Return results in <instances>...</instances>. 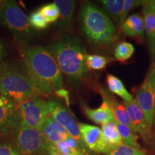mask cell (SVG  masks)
I'll return each mask as SVG.
<instances>
[{"label": "cell", "instance_id": "6da1fadb", "mask_svg": "<svg viewBox=\"0 0 155 155\" xmlns=\"http://www.w3.org/2000/svg\"><path fill=\"white\" fill-rule=\"evenodd\" d=\"M23 65L40 96H50L63 88L62 73L48 48L42 45L25 46Z\"/></svg>", "mask_w": 155, "mask_h": 155}, {"label": "cell", "instance_id": "7a4b0ae2", "mask_svg": "<svg viewBox=\"0 0 155 155\" xmlns=\"http://www.w3.org/2000/svg\"><path fill=\"white\" fill-rule=\"evenodd\" d=\"M49 50L57 62L61 73L74 83L85 78L87 68L86 51L81 42L75 38L67 37L54 42Z\"/></svg>", "mask_w": 155, "mask_h": 155}, {"label": "cell", "instance_id": "3957f363", "mask_svg": "<svg viewBox=\"0 0 155 155\" xmlns=\"http://www.w3.org/2000/svg\"><path fill=\"white\" fill-rule=\"evenodd\" d=\"M0 94L16 104L40 95L23 63L15 61L0 65Z\"/></svg>", "mask_w": 155, "mask_h": 155}, {"label": "cell", "instance_id": "277c9868", "mask_svg": "<svg viewBox=\"0 0 155 155\" xmlns=\"http://www.w3.org/2000/svg\"><path fill=\"white\" fill-rule=\"evenodd\" d=\"M81 26L87 39L96 45H109L115 37L116 30L109 17L92 3L83 5L80 12Z\"/></svg>", "mask_w": 155, "mask_h": 155}, {"label": "cell", "instance_id": "5b68a950", "mask_svg": "<svg viewBox=\"0 0 155 155\" xmlns=\"http://www.w3.org/2000/svg\"><path fill=\"white\" fill-rule=\"evenodd\" d=\"M0 23L8 29L21 45L26 44L33 35L29 17L14 0L5 1L0 8Z\"/></svg>", "mask_w": 155, "mask_h": 155}, {"label": "cell", "instance_id": "8992f818", "mask_svg": "<svg viewBox=\"0 0 155 155\" xmlns=\"http://www.w3.org/2000/svg\"><path fill=\"white\" fill-rule=\"evenodd\" d=\"M13 136V147L19 155H44L47 141L38 129L19 123Z\"/></svg>", "mask_w": 155, "mask_h": 155}, {"label": "cell", "instance_id": "52a82bcc", "mask_svg": "<svg viewBox=\"0 0 155 155\" xmlns=\"http://www.w3.org/2000/svg\"><path fill=\"white\" fill-rule=\"evenodd\" d=\"M19 123L40 130L46 118L50 115L47 101L40 95L19 103L17 105Z\"/></svg>", "mask_w": 155, "mask_h": 155}, {"label": "cell", "instance_id": "ba28073f", "mask_svg": "<svg viewBox=\"0 0 155 155\" xmlns=\"http://www.w3.org/2000/svg\"><path fill=\"white\" fill-rule=\"evenodd\" d=\"M50 115L63 127L68 134L78 143L83 152L86 154L87 150L81 137L78 124L74 117L61 102L54 98H49L47 100Z\"/></svg>", "mask_w": 155, "mask_h": 155}, {"label": "cell", "instance_id": "9c48e42d", "mask_svg": "<svg viewBox=\"0 0 155 155\" xmlns=\"http://www.w3.org/2000/svg\"><path fill=\"white\" fill-rule=\"evenodd\" d=\"M136 101L144 112L147 124L152 129L155 104V64L152 63L137 94Z\"/></svg>", "mask_w": 155, "mask_h": 155}, {"label": "cell", "instance_id": "30bf717a", "mask_svg": "<svg viewBox=\"0 0 155 155\" xmlns=\"http://www.w3.org/2000/svg\"><path fill=\"white\" fill-rule=\"evenodd\" d=\"M17 105L0 94V137L13 134L19 126Z\"/></svg>", "mask_w": 155, "mask_h": 155}, {"label": "cell", "instance_id": "8fae6325", "mask_svg": "<svg viewBox=\"0 0 155 155\" xmlns=\"http://www.w3.org/2000/svg\"><path fill=\"white\" fill-rule=\"evenodd\" d=\"M78 126L82 140L88 150L105 154L112 150L106 141L100 128L84 123H79Z\"/></svg>", "mask_w": 155, "mask_h": 155}, {"label": "cell", "instance_id": "7c38bea8", "mask_svg": "<svg viewBox=\"0 0 155 155\" xmlns=\"http://www.w3.org/2000/svg\"><path fill=\"white\" fill-rule=\"evenodd\" d=\"M122 104L127 108L137 133L141 136L145 142L150 143L152 138V129L149 127L144 112L136 100L134 99L131 102L124 101Z\"/></svg>", "mask_w": 155, "mask_h": 155}, {"label": "cell", "instance_id": "4fadbf2b", "mask_svg": "<svg viewBox=\"0 0 155 155\" xmlns=\"http://www.w3.org/2000/svg\"><path fill=\"white\" fill-rule=\"evenodd\" d=\"M40 131L43 134L47 142L51 144H57L71 137L65 129L50 115L46 118Z\"/></svg>", "mask_w": 155, "mask_h": 155}, {"label": "cell", "instance_id": "5bb4252c", "mask_svg": "<svg viewBox=\"0 0 155 155\" xmlns=\"http://www.w3.org/2000/svg\"><path fill=\"white\" fill-rule=\"evenodd\" d=\"M143 7V19L145 33L147 35L152 63L155 64V12L149 1L145 2Z\"/></svg>", "mask_w": 155, "mask_h": 155}, {"label": "cell", "instance_id": "9a60e30c", "mask_svg": "<svg viewBox=\"0 0 155 155\" xmlns=\"http://www.w3.org/2000/svg\"><path fill=\"white\" fill-rule=\"evenodd\" d=\"M83 108L87 117L98 124L103 125L108 122L115 121L111 106L106 98H103L102 104L98 108L93 109L86 105L83 106Z\"/></svg>", "mask_w": 155, "mask_h": 155}, {"label": "cell", "instance_id": "2e32d148", "mask_svg": "<svg viewBox=\"0 0 155 155\" xmlns=\"http://www.w3.org/2000/svg\"><path fill=\"white\" fill-rule=\"evenodd\" d=\"M121 31L126 35L144 41V19L139 14H134L128 17L121 25Z\"/></svg>", "mask_w": 155, "mask_h": 155}, {"label": "cell", "instance_id": "e0dca14e", "mask_svg": "<svg viewBox=\"0 0 155 155\" xmlns=\"http://www.w3.org/2000/svg\"><path fill=\"white\" fill-rule=\"evenodd\" d=\"M101 94L103 98H106L108 101V102L109 103L112 112H113L115 122L127 126L131 131H134V133H137L135 128L133 125V123L131 122L129 114L128 113L127 108L124 106V104L118 101L114 97L109 96V94H108L107 93L104 92Z\"/></svg>", "mask_w": 155, "mask_h": 155}, {"label": "cell", "instance_id": "ac0fdd59", "mask_svg": "<svg viewBox=\"0 0 155 155\" xmlns=\"http://www.w3.org/2000/svg\"><path fill=\"white\" fill-rule=\"evenodd\" d=\"M60 13L59 26L63 29H69L74 15L76 2L73 0H55Z\"/></svg>", "mask_w": 155, "mask_h": 155}, {"label": "cell", "instance_id": "d6986e66", "mask_svg": "<svg viewBox=\"0 0 155 155\" xmlns=\"http://www.w3.org/2000/svg\"><path fill=\"white\" fill-rule=\"evenodd\" d=\"M48 146L61 155H86L78 143L71 137L55 144L48 143Z\"/></svg>", "mask_w": 155, "mask_h": 155}, {"label": "cell", "instance_id": "ffe728a7", "mask_svg": "<svg viewBox=\"0 0 155 155\" xmlns=\"http://www.w3.org/2000/svg\"><path fill=\"white\" fill-rule=\"evenodd\" d=\"M106 84L110 91L121 97L124 101L131 102L134 100L132 96L125 88L122 81L118 77L111 74L106 75Z\"/></svg>", "mask_w": 155, "mask_h": 155}, {"label": "cell", "instance_id": "44dd1931", "mask_svg": "<svg viewBox=\"0 0 155 155\" xmlns=\"http://www.w3.org/2000/svg\"><path fill=\"white\" fill-rule=\"evenodd\" d=\"M101 129L106 141L112 149L119 146V145L124 144L117 128H116L115 121H111L104 124L101 125Z\"/></svg>", "mask_w": 155, "mask_h": 155}, {"label": "cell", "instance_id": "7402d4cb", "mask_svg": "<svg viewBox=\"0 0 155 155\" xmlns=\"http://www.w3.org/2000/svg\"><path fill=\"white\" fill-rule=\"evenodd\" d=\"M115 123L124 144L134 147V148L141 149L140 145L138 143L139 137L137 134L131 131L127 126L116 123V122Z\"/></svg>", "mask_w": 155, "mask_h": 155}, {"label": "cell", "instance_id": "603a6c76", "mask_svg": "<svg viewBox=\"0 0 155 155\" xmlns=\"http://www.w3.org/2000/svg\"><path fill=\"white\" fill-rule=\"evenodd\" d=\"M99 2L114 21H119L123 8V0H101Z\"/></svg>", "mask_w": 155, "mask_h": 155}, {"label": "cell", "instance_id": "cb8c5ba5", "mask_svg": "<svg viewBox=\"0 0 155 155\" xmlns=\"http://www.w3.org/2000/svg\"><path fill=\"white\" fill-rule=\"evenodd\" d=\"M134 53V47L128 42H121L116 45L114 50V56L117 61L124 62L127 61Z\"/></svg>", "mask_w": 155, "mask_h": 155}, {"label": "cell", "instance_id": "d4e9b609", "mask_svg": "<svg viewBox=\"0 0 155 155\" xmlns=\"http://www.w3.org/2000/svg\"><path fill=\"white\" fill-rule=\"evenodd\" d=\"M109 60L104 56L98 55H86V64L87 68L93 71H99L105 68Z\"/></svg>", "mask_w": 155, "mask_h": 155}, {"label": "cell", "instance_id": "484cf974", "mask_svg": "<svg viewBox=\"0 0 155 155\" xmlns=\"http://www.w3.org/2000/svg\"><path fill=\"white\" fill-rule=\"evenodd\" d=\"M39 11L40 12V13L43 15L45 18L47 19V21L49 23L55 22L59 19V10H58V7L54 2L44 5L43 7H42L39 9Z\"/></svg>", "mask_w": 155, "mask_h": 155}, {"label": "cell", "instance_id": "4316f807", "mask_svg": "<svg viewBox=\"0 0 155 155\" xmlns=\"http://www.w3.org/2000/svg\"><path fill=\"white\" fill-rule=\"evenodd\" d=\"M106 155H147L144 150L131 147L125 144L117 146L108 152Z\"/></svg>", "mask_w": 155, "mask_h": 155}, {"label": "cell", "instance_id": "83f0119b", "mask_svg": "<svg viewBox=\"0 0 155 155\" xmlns=\"http://www.w3.org/2000/svg\"><path fill=\"white\" fill-rule=\"evenodd\" d=\"M30 25L35 30H44L47 28L49 22L39 10L35 11L29 17Z\"/></svg>", "mask_w": 155, "mask_h": 155}, {"label": "cell", "instance_id": "f1b7e54d", "mask_svg": "<svg viewBox=\"0 0 155 155\" xmlns=\"http://www.w3.org/2000/svg\"><path fill=\"white\" fill-rule=\"evenodd\" d=\"M145 1H137V0H124L123 8L120 15L119 22L120 24H122L125 21V19L128 17L129 12L131 9L134 8L135 7L139 6L141 5H144Z\"/></svg>", "mask_w": 155, "mask_h": 155}, {"label": "cell", "instance_id": "f546056e", "mask_svg": "<svg viewBox=\"0 0 155 155\" xmlns=\"http://www.w3.org/2000/svg\"><path fill=\"white\" fill-rule=\"evenodd\" d=\"M0 155H19L13 145L8 143H0Z\"/></svg>", "mask_w": 155, "mask_h": 155}, {"label": "cell", "instance_id": "4dcf8cb0", "mask_svg": "<svg viewBox=\"0 0 155 155\" xmlns=\"http://www.w3.org/2000/svg\"><path fill=\"white\" fill-rule=\"evenodd\" d=\"M58 98L65 101V104L68 106V107L70 106V98H69V93L65 88H61L60 90H58L57 91L54 93Z\"/></svg>", "mask_w": 155, "mask_h": 155}, {"label": "cell", "instance_id": "1f68e13d", "mask_svg": "<svg viewBox=\"0 0 155 155\" xmlns=\"http://www.w3.org/2000/svg\"><path fill=\"white\" fill-rule=\"evenodd\" d=\"M5 47H4L2 42L0 41V65L4 62V58H5Z\"/></svg>", "mask_w": 155, "mask_h": 155}, {"label": "cell", "instance_id": "d6a6232c", "mask_svg": "<svg viewBox=\"0 0 155 155\" xmlns=\"http://www.w3.org/2000/svg\"><path fill=\"white\" fill-rule=\"evenodd\" d=\"M44 155H61V154H58V153L55 152V151H53V150H51V149H50V147L48 146V144H47L46 150H45V152Z\"/></svg>", "mask_w": 155, "mask_h": 155}, {"label": "cell", "instance_id": "836d02e7", "mask_svg": "<svg viewBox=\"0 0 155 155\" xmlns=\"http://www.w3.org/2000/svg\"><path fill=\"white\" fill-rule=\"evenodd\" d=\"M149 2H150L151 7H152L153 10H154V12H155V0H152V1H149Z\"/></svg>", "mask_w": 155, "mask_h": 155}, {"label": "cell", "instance_id": "e575fe53", "mask_svg": "<svg viewBox=\"0 0 155 155\" xmlns=\"http://www.w3.org/2000/svg\"><path fill=\"white\" fill-rule=\"evenodd\" d=\"M4 2H5V1H1V0H0V8L2 7V6Z\"/></svg>", "mask_w": 155, "mask_h": 155}, {"label": "cell", "instance_id": "d590c367", "mask_svg": "<svg viewBox=\"0 0 155 155\" xmlns=\"http://www.w3.org/2000/svg\"><path fill=\"white\" fill-rule=\"evenodd\" d=\"M154 122H155V104H154Z\"/></svg>", "mask_w": 155, "mask_h": 155}]
</instances>
